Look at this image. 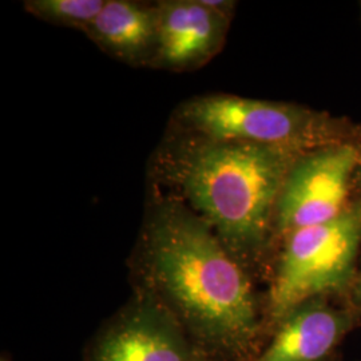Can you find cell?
I'll use <instances>...</instances> for the list:
<instances>
[{"label":"cell","instance_id":"cell-4","mask_svg":"<svg viewBox=\"0 0 361 361\" xmlns=\"http://www.w3.org/2000/svg\"><path fill=\"white\" fill-rule=\"evenodd\" d=\"M360 255L361 210L353 202L338 219L281 238L264 295L269 336L289 310L307 300L347 302Z\"/></svg>","mask_w":361,"mask_h":361},{"label":"cell","instance_id":"cell-6","mask_svg":"<svg viewBox=\"0 0 361 361\" xmlns=\"http://www.w3.org/2000/svg\"><path fill=\"white\" fill-rule=\"evenodd\" d=\"M82 361H213L153 297L133 295L86 343Z\"/></svg>","mask_w":361,"mask_h":361},{"label":"cell","instance_id":"cell-12","mask_svg":"<svg viewBox=\"0 0 361 361\" xmlns=\"http://www.w3.org/2000/svg\"><path fill=\"white\" fill-rule=\"evenodd\" d=\"M352 202L361 210V161L356 169L352 186Z\"/></svg>","mask_w":361,"mask_h":361},{"label":"cell","instance_id":"cell-3","mask_svg":"<svg viewBox=\"0 0 361 361\" xmlns=\"http://www.w3.org/2000/svg\"><path fill=\"white\" fill-rule=\"evenodd\" d=\"M177 119L212 141L246 142L308 153L361 141V125L343 116L286 102L214 94L186 101Z\"/></svg>","mask_w":361,"mask_h":361},{"label":"cell","instance_id":"cell-5","mask_svg":"<svg viewBox=\"0 0 361 361\" xmlns=\"http://www.w3.org/2000/svg\"><path fill=\"white\" fill-rule=\"evenodd\" d=\"M360 161L361 141L322 147L297 158L276 207L277 245L286 234L331 222L348 209Z\"/></svg>","mask_w":361,"mask_h":361},{"label":"cell","instance_id":"cell-1","mask_svg":"<svg viewBox=\"0 0 361 361\" xmlns=\"http://www.w3.org/2000/svg\"><path fill=\"white\" fill-rule=\"evenodd\" d=\"M133 290L158 301L213 361H253L269 338L265 297L182 201L150 212L129 261Z\"/></svg>","mask_w":361,"mask_h":361},{"label":"cell","instance_id":"cell-10","mask_svg":"<svg viewBox=\"0 0 361 361\" xmlns=\"http://www.w3.org/2000/svg\"><path fill=\"white\" fill-rule=\"evenodd\" d=\"M106 0H28L26 11L56 26L86 31L104 10Z\"/></svg>","mask_w":361,"mask_h":361},{"label":"cell","instance_id":"cell-8","mask_svg":"<svg viewBox=\"0 0 361 361\" xmlns=\"http://www.w3.org/2000/svg\"><path fill=\"white\" fill-rule=\"evenodd\" d=\"M157 15L154 66L171 71L207 65L222 50L232 20L202 0L161 1Z\"/></svg>","mask_w":361,"mask_h":361},{"label":"cell","instance_id":"cell-14","mask_svg":"<svg viewBox=\"0 0 361 361\" xmlns=\"http://www.w3.org/2000/svg\"><path fill=\"white\" fill-rule=\"evenodd\" d=\"M360 10H361V3H360Z\"/></svg>","mask_w":361,"mask_h":361},{"label":"cell","instance_id":"cell-7","mask_svg":"<svg viewBox=\"0 0 361 361\" xmlns=\"http://www.w3.org/2000/svg\"><path fill=\"white\" fill-rule=\"evenodd\" d=\"M361 325V310L345 301L316 297L274 325L253 361H343L338 349Z\"/></svg>","mask_w":361,"mask_h":361},{"label":"cell","instance_id":"cell-9","mask_svg":"<svg viewBox=\"0 0 361 361\" xmlns=\"http://www.w3.org/2000/svg\"><path fill=\"white\" fill-rule=\"evenodd\" d=\"M157 4L106 0L104 10L85 34L101 50L131 66H154Z\"/></svg>","mask_w":361,"mask_h":361},{"label":"cell","instance_id":"cell-11","mask_svg":"<svg viewBox=\"0 0 361 361\" xmlns=\"http://www.w3.org/2000/svg\"><path fill=\"white\" fill-rule=\"evenodd\" d=\"M347 302L350 304L352 307H355L356 310H361V255L360 259H359V265H357V271H356V276H355L352 288L349 290Z\"/></svg>","mask_w":361,"mask_h":361},{"label":"cell","instance_id":"cell-2","mask_svg":"<svg viewBox=\"0 0 361 361\" xmlns=\"http://www.w3.org/2000/svg\"><path fill=\"white\" fill-rule=\"evenodd\" d=\"M186 145L170 161V180L253 280L268 281L277 249V201L304 153L197 135Z\"/></svg>","mask_w":361,"mask_h":361},{"label":"cell","instance_id":"cell-13","mask_svg":"<svg viewBox=\"0 0 361 361\" xmlns=\"http://www.w3.org/2000/svg\"><path fill=\"white\" fill-rule=\"evenodd\" d=\"M0 361H13V360H11V357H10V355H8V353H6V352H3V353H1V357H0Z\"/></svg>","mask_w":361,"mask_h":361}]
</instances>
